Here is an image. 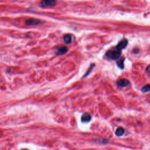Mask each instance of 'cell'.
Segmentation results:
<instances>
[{
	"instance_id": "cell-1",
	"label": "cell",
	"mask_w": 150,
	"mask_h": 150,
	"mask_svg": "<svg viewBox=\"0 0 150 150\" xmlns=\"http://www.w3.org/2000/svg\"><path fill=\"white\" fill-rule=\"evenodd\" d=\"M121 53V50L117 48L116 47L115 48H113L111 49V50H108L107 52L106 53L107 57L112 60H115V59H118V57H120V55Z\"/></svg>"
},
{
	"instance_id": "cell-2",
	"label": "cell",
	"mask_w": 150,
	"mask_h": 150,
	"mask_svg": "<svg viewBox=\"0 0 150 150\" xmlns=\"http://www.w3.org/2000/svg\"><path fill=\"white\" fill-rule=\"evenodd\" d=\"M56 3V0H42L41 5L42 7H48L55 5Z\"/></svg>"
},
{
	"instance_id": "cell-3",
	"label": "cell",
	"mask_w": 150,
	"mask_h": 150,
	"mask_svg": "<svg viewBox=\"0 0 150 150\" xmlns=\"http://www.w3.org/2000/svg\"><path fill=\"white\" fill-rule=\"evenodd\" d=\"M67 50H68V49H67L66 47L62 46V47H57V48L56 49V53L57 55H62L66 53L67 52Z\"/></svg>"
},
{
	"instance_id": "cell-4",
	"label": "cell",
	"mask_w": 150,
	"mask_h": 150,
	"mask_svg": "<svg viewBox=\"0 0 150 150\" xmlns=\"http://www.w3.org/2000/svg\"><path fill=\"white\" fill-rule=\"evenodd\" d=\"M25 23L26 25H29V26L37 25H39L41 24V21L40 20H38V19L31 18L26 20Z\"/></svg>"
},
{
	"instance_id": "cell-5",
	"label": "cell",
	"mask_w": 150,
	"mask_h": 150,
	"mask_svg": "<svg viewBox=\"0 0 150 150\" xmlns=\"http://www.w3.org/2000/svg\"><path fill=\"white\" fill-rule=\"evenodd\" d=\"M117 84L120 87H124L130 85V82L126 79H121L118 80Z\"/></svg>"
},
{
	"instance_id": "cell-6",
	"label": "cell",
	"mask_w": 150,
	"mask_h": 150,
	"mask_svg": "<svg viewBox=\"0 0 150 150\" xmlns=\"http://www.w3.org/2000/svg\"><path fill=\"white\" fill-rule=\"evenodd\" d=\"M127 44H128V41L126 39H123V40H121L119 43H118V45H117L116 48L121 50L127 47Z\"/></svg>"
},
{
	"instance_id": "cell-7",
	"label": "cell",
	"mask_w": 150,
	"mask_h": 150,
	"mask_svg": "<svg viewBox=\"0 0 150 150\" xmlns=\"http://www.w3.org/2000/svg\"><path fill=\"white\" fill-rule=\"evenodd\" d=\"M81 120L83 123H87V122L90 121L91 120V116L89 113H84L82 116Z\"/></svg>"
},
{
	"instance_id": "cell-8",
	"label": "cell",
	"mask_w": 150,
	"mask_h": 150,
	"mask_svg": "<svg viewBox=\"0 0 150 150\" xmlns=\"http://www.w3.org/2000/svg\"><path fill=\"white\" fill-rule=\"evenodd\" d=\"M73 40V37L72 35L67 34L65 35L63 37V41L66 44H70Z\"/></svg>"
},
{
	"instance_id": "cell-9",
	"label": "cell",
	"mask_w": 150,
	"mask_h": 150,
	"mask_svg": "<svg viewBox=\"0 0 150 150\" xmlns=\"http://www.w3.org/2000/svg\"><path fill=\"white\" fill-rule=\"evenodd\" d=\"M124 130L122 127H119L116 130V135L117 136H121L124 134Z\"/></svg>"
},
{
	"instance_id": "cell-10",
	"label": "cell",
	"mask_w": 150,
	"mask_h": 150,
	"mask_svg": "<svg viewBox=\"0 0 150 150\" xmlns=\"http://www.w3.org/2000/svg\"><path fill=\"white\" fill-rule=\"evenodd\" d=\"M124 59L123 58V57H122L120 59V60H118L117 61V64L118 66L120 67V68L121 69H123L124 68Z\"/></svg>"
},
{
	"instance_id": "cell-11",
	"label": "cell",
	"mask_w": 150,
	"mask_h": 150,
	"mask_svg": "<svg viewBox=\"0 0 150 150\" xmlns=\"http://www.w3.org/2000/svg\"><path fill=\"white\" fill-rule=\"evenodd\" d=\"M141 91L143 93H147V92H150V85H147L144 86L141 89Z\"/></svg>"
},
{
	"instance_id": "cell-12",
	"label": "cell",
	"mask_w": 150,
	"mask_h": 150,
	"mask_svg": "<svg viewBox=\"0 0 150 150\" xmlns=\"http://www.w3.org/2000/svg\"><path fill=\"white\" fill-rule=\"evenodd\" d=\"M94 66H95V65H92V66H90V68L89 69L88 72H87V73H86V74H85V76H84V77L86 76L87 75H88V74L90 73V71H91V70H92V69H93V67Z\"/></svg>"
},
{
	"instance_id": "cell-13",
	"label": "cell",
	"mask_w": 150,
	"mask_h": 150,
	"mask_svg": "<svg viewBox=\"0 0 150 150\" xmlns=\"http://www.w3.org/2000/svg\"><path fill=\"white\" fill-rule=\"evenodd\" d=\"M147 71L148 72H150V65H149L147 67Z\"/></svg>"
}]
</instances>
